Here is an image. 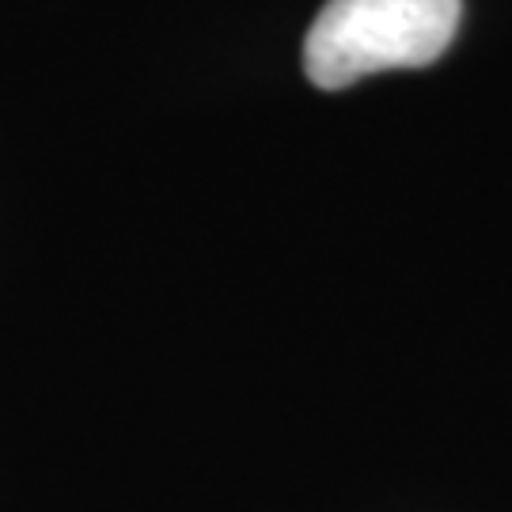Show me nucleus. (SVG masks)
Instances as JSON below:
<instances>
[{
	"label": "nucleus",
	"mask_w": 512,
	"mask_h": 512,
	"mask_svg": "<svg viewBox=\"0 0 512 512\" xmlns=\"http://www.w3.org/2000/svg\"><path fill=\"white\" fill-rule=\"evenodd\" d=\"M463 0H327L304 38L315 88H349L384 69H421L456 35Z\"/></svg>",
	"instance_id": "f257e3e1"
}]
</instances>
